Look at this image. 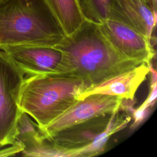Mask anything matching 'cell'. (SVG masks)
Here are the masks:
<instances>
[{"mask_svg": "<svg viewBox=\"0 0 157 157\" xmlns=\"http://www.w3.org/2000/svg\"><path fill=\"white\" fill-rule=\"evenodd\" d=\"M123 99L117 96L93 94L77 101L48 124L39 128L47 139L56 132L93 118L121 110ZM39 128V127H38Z\"/></svg>", "mask_w": 157, "mask_h": 157, "instance_id": "52a82bcc", "label": "cell"}, {"mask_svg": "<svg viewBox=\"0 0 157 157\" xmlns=\"http://www.w3.org/2000/svg\"><path fill=\"white\" fill-rule=\"evenodd\" d=\"M131 117L119 112L101 115L64 129L46 139L53 146V156H93L102 153L109 137L124 128Z\"/></svg>", "mask_w": 157, "mask_h": 157, "instance_id": "277c9868", "label": "cell"}, {"mask_svg": "<svg viewBox=\"0 0 157 157\" xmlns=\"http://www.w3.org/2000/svg\"><path fill=\"white\" fill-rule=\"evenodd\" d=\"M66 36L73 33L84 20L78 0H45Z\"/></svg>", "mask_w": 157, "mask_h": 157, "instance_id": "8fae6325", "label": "cell"}, {"mask_svg": "<svg viewBox=\"0 0 157 157\" xmlns=\"http://www.w3.org/2000/svg\"><path fill=\"white\" fill-rule=\"evenodd\" d=\"M84 20L101 24L109 18L110 0H78Z\"/></svg>", "mask_w": 157, "mask_h": 157, "instance_id": "7c38bea8", "label": "cell"}, {"mask_svg": "<svg viewBox=\"0 0 157 157\" xmlns=\"http://www.w3.org/2000/svg\"><path fill=\"white\" fill-rule=\"evenodd\" d=\"M88 86L85 80L70 73L25 77L20 107L41 128L78 101V96Z\"/></svg>", "mask_w": 157, "mask_h": 157, "instance_id": "3957f363", "label": "cell"}, {"mask_svg": "<svg viewBox=\"0 0 157 157\" xmlns=\"http://www.w3.org/2000/svg\"><path fill=\"white\" fill-rule=\"evenodd\" d=\"M1 1H2V0H0V2H1Z\"/></svg>", "mask_w": 157, "mask_h": 157, "instance_id": "5bb4252c", "label": "cell"}, {"mask_svg": "<svg viewBox=\"0 0 157 157\" xmlns=\"http://www.w3.org/2000/svg\"><path fill=\"white\" fill-rule=\"evenodd\" d=\"M99 26L105 37L122 55L140 63L150 64L155 54L151 40L116 20L107 19Z\"/></svg>", "mask_w": 157, "mask_h": 157, "instance_id": "ba28073f", "label": "cell"}, {"mask_svg": "<svg viewBox=\"0 0 157 157\" xmlns=\"http://www.w3.org/2000/svg\"><path fill=\"white\" fill-rule=\"evenodd\" d=\"M27 76L69 73L63 52L55 47L5 45L0 47Z\"/></svg>", "mask_w": 157, "mask_h": 157, "instance_id": "8992f818", "label": "cell"}, {"mask_svg": "<svg viewBox=\"0 0 157 157\" xmlns=\"http://www.w3.org/2000/svg\"><path fill=\"white\" fill-rule=\"evenodd\" d=\"M157 0H110L109 18L123 23L151 40Z\"/></svg>", "mask_w": 157, "mask_h": 157, "instance_id": "9c48e42d", "label": "cell"}, {"mask_svg": "<svg viewBox=\"0 0 157 157\" xmlns=\"http://www.w3.org/2000/svg\"><path fill=\"white\" fill-rule=\"evenodd\" d=\"M25 74L0 49V146L15 142L17 125L22 113L20 93Z\"/></svg>", "mask_w": 157, "mask_h": 157, "instance_id": "5b68a950", "label": "cell"}, {"mask_svg": "<svg viewBox=\"0 0 157 157\" xmlns=\"http://www.w3.org/2000/svg\"><path fill=\"white\" fill-rule=\"evenodd\" d=\"M0 148V156H15L23 150V145L18 142H15L13 144Z\"/></svg>", "mask_w": 157, "mask_h": 157, "instance_id": "4fadbf2b", "label": "cell"}, {"mask_svg": "<svg viewBox=\"0 0 157 157\" xmlns=\"http://www.w3.org/2000/svg\"><path fill=\"white\" fill-rule=\"evenodd\" d=\"M150 67V64L143 63L131 69L90 86L78 96L77 99H82L93 94H104L132 100L137 89L149 74Z\"/></svg>", "mask_w": 157, "mask_h": 157, "instance_id": "30bf717a", "label": "cell"}, {"mask_svg": "<svg viewBox=\"0 0 157 157\" xmlns=\"http://www.w3.org/2000/svg\"><path fill=\"white\" fill-rule=\"evenodd\" d=\"M0 148H1V146H0Z\"/></svg>", "mask_w": 157, "mask_h": 157, "instance_id": "9a60e30c", "label": "cell"}, {"mask_svg": "<svg viewBox=\"0 0 157 157\" xmlns=\"http://www.w3.org/2000/svg\"><path fill=\"white\" fill-rule=\"evenodd\" d=\"M65 36L45 0L0 2V47L16 44L55 47Z\"/></svg>", "mask_w": 157, "mask_h": 157, "instance_id": "7a4b0ae2", "label": "cell"}, {"mask_svg": "<svg viewBox=\"0 0 157 157\" xmlns=\"http://www.w3.org/2000/svg\"><path fill=\"white\" fill-rule=\"evenodd\" d=\"M55 47L64 53L69 73L89 86L143 63L120 53L102 34L98 24L86 20Z\"/></svg>", "mask_w": 157, "mask_h": 157, "instance_id": "6da1fadb", "label": "cell"}, {"mask_svg": "<svg viewBox=\"0 0 157 157\" xmlns=\"http://www.w3.org/2000/svg\"></svg>", "mask_w": 157, "mask_h": 157, "instance_id": "2e32d148", "label": "cell"}]
</instances>
